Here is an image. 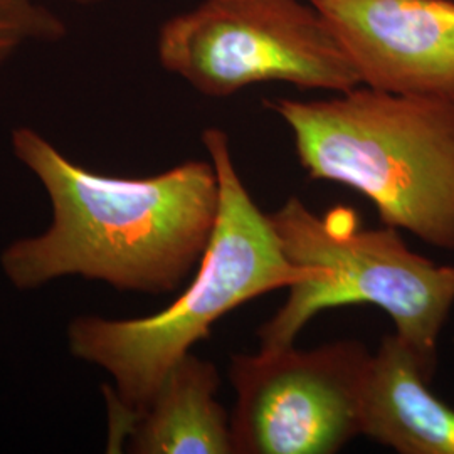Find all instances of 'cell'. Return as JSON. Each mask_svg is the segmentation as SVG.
Here are the masks:
<instances>
[{
  "label": "cell",
  "mask_w": 454,
  "mask_h": 454,
  "mask_svg": "<svg viewBox=\"0 0 454 454\" xmlns=\"http://www.w3.org/2000/svg\"><path fill=\"white\" fill-rule=\"evenodd\" d=\"M202 145L219 182V212L189 286L153 315L118 320L80 315L66 330L71 356L97 365L114 380L105 387V397L112 421L125 433L170 369L199 341L207 340L223 317L307 276L286 258L268 214L244 185L226 131L206 129Z\"/></svg>",
  "instance_id": "obj_2"
},
{
  "label": "cell",
  "mask_w": 454,
  "mask_h": 454,
  "mask_svg": "<svg viewBox=\"0 0 454 454\" xmlns=\"http://www.w3.org/2000/svg\"><path fill=\"white\" fill-rule=\"evenodd\" d=\"M217 367L192 352L163 379L150 404L133 419L127 451L133 454H236L231 414L217 401Z\"/></svg>",
  "instance_id": "obj_9"
},
{
  "label": "cell",
  "mask_w": 454,
  "mask_h": 454,
  "mask_svg": "<svg viewBox=\"0 0 454 454\" xmlns=\"http://www.w3.org/2000/svg\"><path fill=\"white\" fill-rule=\"evenodd\" d=\"M311 180L372 202L384 226L454 251V103L356 86L326 99H268Z\"/></svg>",
  "instance_id": "obj_3"
},
{
  "label": "cell",
  "mask_w": 454,
  "mask_h": 454,
  "mask_svg": "<svg viewBox=\"0 0 454 454\" xmlns=\"http://www.w3.org/2000/svg\"><path fill=\"white\" fill-rule=\"evenodd\" d=\"M268 217L286 258L307 276L261 325L260 348L292 345L324 309L373 305L389 315L395 335L427 371L436 372L439 335L454 307V262L418 254L395 227H360L357 212L348 207L320 215L290 197Z\"/></svg>",
  "instance_id": "obj_4"
},
{
  "label": "cell",
  "mask_w": 454,
  "mask_h": 454,
  "mask_svg": "<svg viewBox=\"0 0 454 454\" xmlns=\"http://www.w3.org/2000/svg\"><path fill=\"white\" fill-rule=\"evenodd\" d=\"M360 84L454 103V0H309Z\"/></svg>",
  "instance_id": "obj_7"
},
{
  "label": "cell",
  "mask_w": 454,
  "mask_h": 454,
  "mask_svg": "<svg viewBox=\"0 0 454 454\" xmlns=\"http://www.w3.org/2000/svg\"><path fill=\"white\" fill-rule=\"evenodd\" d=\"M67 33L65 20L37 0H0V73L20 51L58 43Z\"/></svg>",
  "instance_id": "obj_10"
},
{
  "label": "cell",
  "mask_w": 454,
  "mask_h": 454,
  "mask_svg": "<svg viewBox=\"0 0 454 454\" xmlns=\"http://www.w3.org/2000/svg\"><path fill=\"white\" fill-rule=\"evenodd\" d=\"M372 354L360 340L294 343L234 354L231 429L236 454H333L362 436Z\"/></svg>",
  "instance_id": "obj_6"
},
{
  "label": "cell",
  "mask_w": 454,
  "mask_h": 454,
  "mask_svg": "<svg viewBox=\"0 0 454 454\" xmlns=\"http://www.w3.org/2000/svg\"><path fill=\"white\" fill-rule=\"evenodd\" d=\"M69 2L78 4V5H97V4L103 2V0H69Z\"/></svg>",
  "instance_id": "obj_11"
},
{
  "label": "cell",
  "mask_w": 454,
  "mask_h": 454,
  "mask_svg": "<svg viewBox=\"0 0 454 454\" xmlns=\"http://www.w3.org/2000/svg\"><path fill=\"white\" fill-rule=\"evenodd\" d=\"M157 56L165 71L209 98L264 82L330 93L360 86L340 41L309 0H204L163 22Z\"/></svg>",
  "instance_id": "obj_5"
},
{
  "label": "cell",
  "mask_w": 454,
  "mask_h": 454,
  "mask_svg": "<svg viewBox=\"0 0 454 454\" xmlns=\"http://www.w3.org/2000/svg\"><path fill=\"white\" fill-rule=\"evenodd\" d=\"M434 373L395 333L372 354L362 436L401 454H454V407L431 390Z\"/></svg>",
  "instance_id": "obj_8"
},
{
  "label": "cell",
  "mask_w": 454,
  "mask_h": 454,
  "mask_svg": "<svg viewBox=\"0 0 454 454\" xmlns=\"http://www.w3.org/2000/svg\"><path fill=\"white\" fill-rule=\"evenodd\" d=\"M11 148L51 204L49 226L7 244L0 270L19 290L82 276L118 292H176L202 260L219 212L211 160H187L150 177L88 170L31 127Z\"/></svg>",
  "instance_id": "obj_1"
}]
</instances>
